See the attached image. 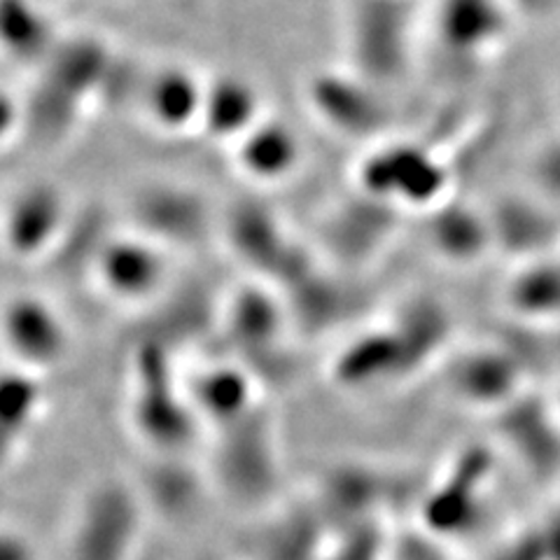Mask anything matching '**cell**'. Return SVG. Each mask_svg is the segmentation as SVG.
<instances>
[{
  "label": "cell",
  "mask_w": 560,
  "mask_h": 560,
  "mask_svg": "<svg viewBox=\"0 0 560 560\" xmlns=\"http://www.w3.org/2000/svg\"><path fill=\"white\" fill-rule=\"evenodd\" d=\"M143 528V500L119 481L94 483L80 500L70 525L68 560H131Z\"/></svg>",
  "instance_id": "1"
},
{
  "label": "cell",
  "mask_w": 560,
  "mask_h": 560,
  "mask_svg": "<svg viewBox=\"0 0 560 560\" xmlns=\"http://www.w3.org/2000/svg\"><path fill=\"white\" fill-rule=\"evenodd\" d=\"M131 395V425L152 448L173 453L195 440L199 416L185 385L173 383L164 353L148 348L138 355Z\"/></svg>",
  "instance_id": "2"
},
{
  "label": "cell",
  "mask_w": 560,
  "mask_h": 560,
  "mask_svg": "<svg viewBox=\"0 0 560 560\" xmlns=\"http://www.w3.org/2000/svg\"><path fill=\"white\" fill-rule=\"evenodd\" d=\"M215 432L218 448L213 465L226 493L238 500L265 498L278 475L273 425L267 413L257 407Z\"/></svg>",
  "instance_id": "3"
},
{
  "label": "cell",
  "mask_w": 560,
  "mask_h": 560,
  "mask_svg": "<svg viewBox=\"0 0 560 560\" xmlns=\"http://www.w3.org/2000/svg\"><path fill=\"white\" fill-rule=\"evenodd\" d=\"M5 348L14 366L43 376L68 358L70 337L59 315L45 302L14 296L5 311Z\"/></svg>",
  "instance_id": "4"
},
{
  "label": "cell",
  "mask_w": 560,
  "mask_h": 560,
  "mask_svg": "<svg viewBox=\"0 0 560 560\" xmlns=\"http://www.w3.org/2000/svg\"><path fill=\"white\" fill-rule=\"evenodd\" d=\"M525 366L504 348H477L455 360L451 385L455 395L471 407L502 411L518 399Z\"/></svg>",
  "instance_id": "5"
},
{
  "label": "cell",
  "mask_w": 560,
  "mask_h": 560,
  "mask_svg": "<svg viewBox=\"0 0 560 560\" xmlns=\"http://www.w3.org/2000/svg\"><path fill=\"white\" fill-rule=\"evenodd\" d=\"M413 362L409 350L395 331V327L370 331L350 341L341 353L331 360V378L341 388H374V385L395 383L397 378L411 376Z\"/></svg>",
  "instance_id": "6"
},
{
  "label": "cell",
  "mask_w": 560,
  "mask_h": 560,
  "mask_svg": "<svg viewBox=\"0 0 560 560\" xmlns=\"http://www.w3.org/2000/svg\"><path fill=\"white\" fill-rule=\"evenodd\" d=\"M488 463L479 451H469L451 477L434 490L423 506V530L434 537L465 530L477 512V490L486 479Z\"/></svg>",
  "instance_id": "7"
},
{
  "label": "cell",
  "mask_w": 560,
  "mask_h": 560,
  "mask_svg": "<svg viewBox=\"0 0 560 560\" xmlns=\"http://www.w3.org/2000/svg\"><path fill=\"white\" fill-rule=\"evenodd\" d=\"M101 283L119 302H143L160 288L164 261L148 245L115 243L101 257Z\"/></svg>",
  "instance_id": "8"
},
{
  "label": "cell",
  "mask_w": 560,
  "mask_h": 560,
  "mask_svg": "<svg viewBox=\"0 0 560 560\" xmlns=\"http://www.w3.org/2000/svg\"><path fill=\"white\" fill-rule=\"evenodd\" d=\"M45 405L40 376L14 366L3 378L0 390V420H3V448L10 458L12 448L24 444V436L35 425Z\"/></svg>",
  "instance_id": "9"
},
{
  "label": "cell",
  "mask_w": 560,
  "mask_h": 560,
  "mask_svg": "<svg viewBox=\"0 0 560 560\" xmlns=\"http://www.w3.org/2000/svg\"><path fill=\"white\" fill-rule=\"evenodd\" d=\"M510 304L521 320H560V265L537 261L521 271L510 288Z\"/></svg>",
  "instance_id": "10"
},
{
  "label": "cell",
  "mask_w": 560,
  "mask_h": 560,
  "mask_svg": "<svg viewBox=\"0 0 560 560\" xmlns=\"http://www.w3.org/2000/svg\"><path fill=\"white\" fill-rule=\"evenodd\" d=\"M393 539L381 521H364L331 533L323 560H388Z\"/></svg>",
  "instance_id": "11"
},
{
  "label": "cell",
  "mask_w": 560,
  "mask_h": 560,
  "mask_svg": "<svg viewBox=\"0 0 560 560\" xmlns=\"http://www.w3.org/2000/svg\"><path fill=\"white\" fill-rule=\"evenodd\" d=\"M388 560H455V558L446 553L444 541L440 537L430 535L428 530H420L418 535H401L399 539H393Z\"/></svg>",
  "instance_id": "12"
},
{
  "label": "cell",
  "mask_w": 560,
  "mask_h": 560,
  "mask_svg": "<svg viewBox=\"0 0 560 560\" xmlns=\"http://www.w3.org/2000/svg\"><path fill=\"white\" fill-rule=\"evenodd\" d=\"M0 560H33V551L28 541L20 535L5 533L3 545H0Z\"/></svg>",
  "instance_id": "13"
},
{
  "label": "cell",
  "mask_w": 560,
  "mask_h": 560,
  "mask_svg": "<svg viewBox=\"0 0 560 560\" xmlns=\"http://www.w3.org/2000/svg\"><path fill=\"white\" fill-rule=\"evenodd\" d=\"M553 360L560 364V339L553 343Z\"/></svg>",
  "instance_id": "14"
}]
</instances>
